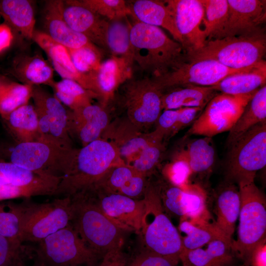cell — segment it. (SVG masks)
Wrapping results in <instances>:
<instances>
[{"label":"cell","mask_w":266,"mask_h":266,"mask_svg":"<svg viewBox=\"0 0 266 266\" xmlns=\"http://www.w3.org/2000/svg\"><path fill=\"white\" fill-rule=\"evenodd\" d=\"M124 164L110 142L99 138L72 148L54 196H72L93 187L112 167Z\"/></svg>","instance_id":"6da1fadb"},{"label":"cell","mask_w":266,"mask_h":266,"mask_svg":"<svg viewBox=\"0 0 266 266\" xmlns=\"http://www.w3.org/2000/svg\"><path fill=\"white\" fill-rule=\"evenodd\" d=\"M70 198V224L84 242L100 258L121 251L127 230L103 212L93 191H82Z\"/></svg>","instance_id":"7a4b0ae2"},{"label":"cell","mask_w":266,"mask_h":266,"mask_svg":"<svg viewBox=\"0 0 266 266\" xmlns=\"http://www.w3.org/2000/svg\"><path fill=\"white\" fill-rule=\"evenodd\" d=\"M130 37L133 62L152 78L161 76L188 61L182 45L159 27L136 20L132 24Z\"/></svg>","instance_id":"3957f363"},{"label":"cell","mask_w":266,"mask_h":266,"mask_svg":"<svg viewBox=\"0 0 266 266\" xmlns=\"http://www.w3.org/2000/svg\"><path fill=\"white\" fill-rule=\"evenodd\" d=\"M254 178L237 181L240 197L237 240L233 250L248 266L255 251L264 244L266 231V200Z\"/></svg>","instance_id":"277c9868"},{"label":"cell","mask_w":266,"mask_h":266,"mask_svg":"<svg viewBox=\"0 0 266 266\" xmlns=\"http://www.w3.org/2000/svg\"><path fill=\"white\" fill-rule=\"evenodd\" d=\"M266 35L263 31L210 40L201 48L186 55L188 62L213 60L232 69H243L266 64Z\"/></svg>","instance_id":"5b68a950"},{"label":"cell","mask_w":266,"mask_h":266,"mask_svg":"<svg viewBox=\"0 0 266 266\" xmlns=\"http://www.w3.org/2000/svg\"><path fill=\"white\" fill-rule=\"evenodd\" d=\"M143 199L145 208L139 233L146 249L177 265L183 249L180 234L165 213L155 185L149 183Z\"/></svg>","instance_id":"8992f818"},{"label":"cell","mask_w":266,"mask_h":266,"mask_svg":"<svg viewBox=\"0 0 266 266\" xmlns=\"http://www.w3.org/2000/svg\"><path fill=\"white\" fill-rule=\"evenodd\" d=\"M71 198L64 196L48 202L38 203L27 198L19 203L13 202L21 225L22 242H39L70 223Z\"/></svg>","instance_id":"52a82bcc"},{"label":"cell","mask_w":266,"mask_h":266,"mask_svg":"<svg viewBox=\"0 0 266 266\" xmlns=\"http://www.w3.org/2000/svg\"><path fill=\"white\" fill-rule=\"evenodd\" d=\"M35 258V262L45 266H95L100 257L70 223L38 242Z\"/></svg>","instance_id":"ba28073f"},{"label":"cell","mask_w":266,"mask_h":266,"mask_svg":"<svg viewBox=\"0 0 266 266\" xmlns=\"http://www.w3.org/2000/svg\"><path fill=\"white\" fill-rule=\"evenodd\" d=\"M226 169L229 180L254 178L266 165V121L244 133L229 147Z\"/></svg>","instance_id":"9c48e42d"},{"label":"cell","mask_w":266,"mask_h":266,"mask_svg":"<svg viewBox=\"0 0 266 266\" xmlns=\"http://www.w3.org/2000/svg\"><path fill=\"white\" fill-rule=\"evenodd\" d=\"M256 92L240 95L218 93L206 105L187 131V135L211 138L229 132Z\"/></svg>","instance_id":"30bf717a"},{"label":"cell","mask_w":266,"mask_h":266,"mask_svg":"<svg viewBox=\"0 0 266 266\" xmlns=\"http://www.w3.org/2000/svg\"><path fill=\"white\" fill-rule=\"evenodd\" d=\"M122 85L126 118L141 130L155 124L163 110V92L152 79L131 78Z\"/></svg>","instance_id":"8fae6325"},{"label":"cell","mask_w":266,"mask_h":266,"mask_svg":"<svg viewBox=\"0 0 266 266\" xmlns=\"http://www.w3.org/2000/svg\"><path fill=\"white\" fill-rule=\"evenodd\" d=\"M72 148L47 140L17 143L10 162L40 175L61 177Z\"/></svg>","instance_id":"7c38bea8"},{"label":"cell","mask_w":266,"mask_h":266,"mask_svg":"<svg viewBox=\"0 0 266 266\" xmlns=\"http://www.w3.org/2000/svg\"><path fill=\"white\" fill-rule=\"evenodd\" d=\"M257 67L234 69L213 60L187 61L161 76L151 79L163 92L187 85L213 86L228 76L247 71Z\"/></svg>","instance_id":"4fadbf2b"},{"label":"cell","mask_w":266,"mask_h":266,"mask_svg":"<svg viewBox=\"0 0 266 266\" xmlns=\"http://www.w3.org/2000/svg\"><path fill=\"white\" fill-rule=\"evenodd\" d=\"M164 1L172 12L186 53L203 47L206 40L203 30L204 10L200 0Z\"/></svg>","instance_id":"5bb4252c"},{"label":"cell","mask_w":266,"mask_h":266,"mask_svg":"<svg viewBox=\"0 0 266 266\" xmlns=\"http://www.w3.org/2000/svg\"><path fill=\"white\" fill-rule=\"evenodd\" d=\"M159 135L162 136L155 130L149 133L142 132L126 117L109 123L100 138L113 145L123 164L131 166L144 149Z\"/></svg>","instance_id":"9a60e30c"},{"label":"cell","mask_w":266,"mask_h":266,"mask_svg":"<svg viewBox=\"0 0 266 266\" xmlns=\"http://www.w3.org/2000/svg\"><path fill=\"white\" fill-rule=\"evenodd\" d=\"M156 187L164 211L183 219L203 218L205 211V193L198 185L189 184L181 188L163 183Z\"/></svg>","instance_id":"2e32d148"},{"label":"cell","mask_w":266,"mask_h":266,"mask_svg":"<svg viewBox=\"0 0 266 266\" xmlns=\"http://www.w3.org/2000/svg\"><path fill=\"white\" fill-rule=\"evenodd\" d=\"M91 189L103 212L127 231L140 232L145 208L143 198L133 199L108 193L98 189Z\"/></svg>","instance_id":"e0dca14e"},{"label":"cell","mask_w":266,"mask_h":266,"mask_svg":"<svg viewBox=\"0 0 266 266\" xmlns=\"http://www.w3.org/2000/svg\"><path fill=\"white\" fill-rule=\"evenodd\" d=\"M227 0L229 17L224 37L248 35L264 31L261 27L266 19V0Z\"/></svg>","instance_id":"ac0fdd59"},{"label":"cell","mask_w":266,"mask_h":266,"mask_svg":"<svg viewBox=\"0 0 266 266\" xmlns=\"http://www.w3.org/2000/svg\"><path fill=\"white\" fill-rule=\"evenodd\" d=\"M105 108L92 103L77 110H67V129L70 137L77 139L82 146L100 138L109 124Z\"/></svg>","instance_id":"d6986e66"},{"label":"cell","mask_w":266,"mask_h":266,"mask_svg":"<svg viewBox=\"0 0 266 266\" xmlns=\"http://www.w3.org/2000/svg\"><path fill=\"white\" fill-rule=\"evenodd\" d=\"M32 39L46 53L54 69L63 79L76 82L98 98L96 75L80 72L74 66L65 47L54 41L44 32L35 30Z\"/></svg>","instance_id":"ffe728a7"},{"label":"cell","mask_w":266,"mask_h":266,"mask_svg":"<svg viewBox=\"0 0 266 266\" xmlns=\"http://www.w3.org/2000/svg\"><path fill=\"white\" fill-rule=\"evenodd\" d=\"M149 183L146 176L125 164L111 168L93 187L103 192L142 199Z\"/></svg>","instance_id":"44dd1931"},{"label":"cell","mask_w":266,"mask_h":266,"mask_svg":"<svg viewBox=\"0 0 266 266\" xmlns=\"http://www.w3.org/2000/svg\"><path fill=\"white\" fill-rule=\"evenodd\" d=\"M64 1L50 0L45 2L43 22L46 33L54 41L67 49L99 48L86 37L71 29L63 16Z\"/></svg>","instance_id":"7402d4cb"},{"label":"cell","mask_w":266,"mask_h":266,"mask_svg":"<svg viewBox=\"0 0 266 266\" xmlns=\"http://www.w3.org/2000/svg\"><path fill=\"white\" fill-rule=\"evenodd\" d=\"M63 16L73 30L84 35L96 46L107 49L106 39L109 21L73 0L64 1Z\"/></svg>","instance_id":"603a6c76"},{"label":"cell","mask_w":266,"mask_h":266,"mask_svg":"<svg viewBox=\"0 0 266 266\" xmlns=\"http://www.w3.org/2000/svg\"><path fill=\"white\" fill-rule=\"evenodd\" d=\"M132 66L126 59L111 56L101 62L96 75L98 99L106 108L117 90L132 78Z\"/></svg>","instance_id":"cb8c5ba5"},{"label":"cell","mask_w":266,"mask_h":266,"mask_svg":"<svg viewBox=\"0 0 266 266\" xmlns=\"http://www.w3.org/2000/svg\"><path fill=\"white\" fill-rule=\"evenodd\" d=\"M33 106L41 109L47 115L51 137L66 148L73 147L67 129V110L54 96L40 86H33Z\"/></svg>","instance_id":"d4e9b609"},{"label":"cell","mask_w":266,"mask_h":266,"mask_svg":"<svg viewBox=\"0 0 266 266\" xmlns=\"http://www.w3.org/2000/svg\"><path fill=\"white\" fill-rule=\"evenodd\" d=\"M132 16L142 23L162 27L167 31L174 40L182 45L173 15L164 0H135L127 2Z\"/></svg>","instance_id":"484cf974"},{"label":"cell","mask_w":266,"mask_h":266,"mask_svg":"<svg viewBox=\"0 0 266 266\" xmlns=\"http://www.w3.org/2000/svg\"><path fill=\"white\" fill-rule=\"evenodd\" d=\"M218 92L211 86L187 85L171 89L163 92V110L183 107L204 108Z\"/></svg>","instance_id":"4316f807"},{"label":"cell","mask_w":266,"mask_h":266,"mask_svg":"<svg viewBox=\"0 0 266 266\" xmlns=\"http://www.w3.org/2000/svg\"><path fill=\"white\" fill-rule=\"evenodd\" d=\"M10 72L24 84H44L51 87L55 82L53 67L38 54L17 58L13 61Z\"/></svg>","instance_id":"83f0119b"},{"label":"cell","mask_w":266,"mask_h":266,"mask_svg":"<svg viewBox=\"0 0 266 266\" xmlns=\"http://www.w3.org/2000/svg\"><path fill=\"white\" fill-rule=\"evenodd\" d=\"M240 197L238 187L229 184L222 188L216 200L217 216L215 225L228 238L232 240L236 222L239 214Z\"/></svg>","instance_id":"f1b7e54d"},{"label":"cell","mask_w":266,"mask_h":266,"mask_svg":"<svg viewBox=\"0 0 266 266\" xmlns=\"http://www.w3.org/2000/svg\"><path fill=\"white\" fill-rule=\"evenodd\" d=\"M178 231L184 234L181 236L182 251L201 248L215 239L233 242L217 228L215 224L208 223L203 218L189 220L183 219L180 223Z\"/></svg>","instance_id":"f546056e"},{"label":"cell","mask_w":266,"mask_h":266,"mask_svg":"<svg viewBox=\"0 0 266 266\" xmlns=\"http://www.w3.org/2000/svg\"><path fill=\"white\" fill-rule=\"evenodd\" d=\"M0 14L10 28L23 37L32 39L35 20L31 2L27 0L0 1Z\"/></svg>","instance_id":"4dcf8cb0"},{"label":"cell","mask_w":266,"mask_h":266,"mask_svg":"<svg viewBox=\"0 0 266 266\" xmlns=\"http://www.w3.org/2000/svg\"><path fill=\"white\" fill-rule=\"evenodd\" d=\"M6 129L17 143L40 139L38 121L33 105H24L3 119Z\"/></svg>","instance_id":"1f68e13d"},{"label":"cell","mask_w":266,"mask_h":266,"mask_svg":"<svg viewBox=\"0 0 266 266\" xmlns=\"http://www.w3.org/2000/svg\"><path fill=\"white\" fill-rule=\"evenodd\" d=\"M266 64L252 70L228 76L214 86L218 92L232 95L253 93L266 85Z\"/></svg>","instance_id":"d6a6232c"},{"label":"cell","mask_w":266,"mask_h":266,"mask_svg":"<svg viewBox=\"0 0 266 266\" xmlns=\"http://www.w3.org/2000/svg\"><path fill=\"white\" fill-rule=\"evenodd\" d=\"M266 121V86L255 93L232 128L226 140L228 147L255 125Z\"/></svg>","instance_id":"836d02e7"},{"label":"cell","mask_w":266,"mask_h":266,"mask_svg":"<svg viewBox=\"0 0 266 266\" xmlns=\"http://www.w3.org/2000/svg\"><path fill=\"white\" fill-rule=\"evenodd\" d=\"M127 18V16L108 21L106 45L111 56L123 58L133 64V52L130 37L132 24Z\"/></svg>","instance_id":"e575fe53"},{"label":"cell","mask_w":266,"mask_h":266,"mask_svg":"<svg viewBox=\"0 0 266 266\" xmlns=\"http://www.w3.org/2000/svg\"><path fill=\"white\" fill-rule=\"evenodd\" d=\"M204 10V33L206 42L222 38L229 17L227 0H200Z\"/></svg>","instance_id":"d590c367"},{"label":"cell","mask_w":266,"mask_h":266,"mask_svg":"<svg viewBox=\"0 0 266 266\" xmlns=\"http://www.w3.org/2000/svg\"><path fill=\"white\" fill-rule=\"evenodd\" d=\"M183 150L193 173H205L212 168L215 152L211 137L204 136L194 139Z\"/></svg>","instance_id":"8d00e7d4"},{"label":"cell","mask_w":266,"mask_h":266,"mask_svg":"<svg viewBox=\"0 0 266 266\" xmlns=\"http://www.w3.org/2000/svg\"><path fill=\"white\" fill-rule=\"evenodd\" d=\"M51 87L55 96L71 110H77L92 104L96 96L82 87L76 82L63 79L54 82Z\"/></svg>","instance_id":"74e56055"},{"label":"cell","mask_w":266,"mask_h":266,"mask_svg":"<svg viewBox=\"0 0 266 266\" xmlns=\"http://www.w3.org/2000/svg\"><path fill=\"white\" fill-rule=\"evenodd\" d=\"M33 86L5 82L0 92V115L4 119L13 111L29 103Z\"/></svg>","instance_id":"f35d334b"},{"label":"cell","mask_w":266,"mask_h":266,"mask_svg":"<svg viewBox=\"0 0 266 266\" xmlns=\"http://www.w3.org/2000/svg\"><path fill=\"white\" fill-rule=\"evenodd\" d=\"M36 257V248L0 235V266H26Z\"/></svg>","instance_id":"ab89813d"},{"label":"cell","mask_w":266,"mask_h":266,"mask_svg":"<svg viewBox=\"0 0 266 266\" xmlns=\"http://www.w3.org/2000/svg\"><path fill=\"white\" fill-rule=\"evenodd\" d=\"M205 249H200L202 266H232L234 253L233 243L222 239L213 240Z\"/></svg>","instance_id":"60d3db41"},{"label":"cell","mask_w":266,"mask_h":266,"mask_svg":"<svg viewBox=\"0 0 266 266\" xmlns=\"http://www.w3.org/2000/svg\"><path fill=\"white\" fill-rule=\"evenodd\" d=\"M73 0L108 21L132 15L127 1L124 0Z\"/></svg>","instance_id":"b9f144b4"},{"label":"cell","mask_w":266,"mask_h":266,"mask_svg":"<svg viewBox=\"0 0 266 266\" xmlns=\"http://www.w3.org/2000/svg\"><path fill=\"white\" fill-rule=\"evenodd\" d=\"M47 176L49 175L37 174L11 162H0V185H1L25 186Z\"/></svg>","instance_id":"7bdbcfd3"},{"label":"cell","mask_w":266,"mask_h":266,"mask_svg":"<svg viewBox=\"0 0 266 266\" xmlns=\"http://www.w3.org/2000/svg\"><path fill=\"white\" fill-rule=\"evenodd\" d=\"M163 173L171 185L183 188L189 184L193 173L183 149L175 154L163 168Z\"/></svg>","instance_id":"ee69618b"},{"label":"cell","mask_w":266,"mask_h":266,"mask_svg":"<svg viewBox=\"0 0 266 266\" xmlns=\"http://www.w3.org/2000/svg\"><path fill=\"white\" fill-rule=\"evenodd\" d=\"M67 50L74 66L80 72L96 75L101 63L102 54L99 48L82 47Z\"/></svg>","instance_id":"f6af8a7d"},{"label":"cell","mask_w":266,"mask_h":266,"mask_svg":"<svg viewBox=\"0 0 266 266\" xmlns=\"http://www.w3.org/2000/svg\"><path fill=\"white\" fill-rule=\"evenodd\" d=\"M164 138L159 135L142 151L131 166L146 176L159 164L164 149Z\"/></svg>","instance_id":"bcb514c9"},{"label":"cell","mask_w":266,"mask_h":266,"mask_svg":"<svg viewBox=\"0 0 266 266\" xmlns=\"http://www.w3.org/2000/svg\"><path fill=\"white\" fill-rule=\"evenodd\" d=\"M20 218L13 202L0 203V235L20 240Z\"/></svg>","instance_id":"7dc6e473"},{"label":"cell","mask_w":266,"mask_h":266,"mask_svg":"<svg viewBox=\"0 0 266 266\" xmlns=\"http://www.w3.org/2000/svg\"><path fill=\"white\" fill-rule=\"evenodd\" d=\"M168 258L145 249L138 254L127 266H176Z\"/></svg>","instance_id":"c3c4849f"},{"label":"cell","mask_w":266,"mask_h":266,"mask_svg":"<svg viewBox=\"0 0 266 266\" xmlns=\"http://www.w3.org/2000/svg\"><path fill=\"white\" fill-rule=\"evenodd\" d=\"M203 107H183L178 109V114L172 136L195 121Z\"/></svg>","instance_id":"681fc988"},{"label":"cell","mask_w":266,"mask_h":266,"mask_svg":"<svg viewBox=\"0 0 266 266\" xmlns=\"http://www.w3.org/2000/svg\"><path fill=\"white\" fill-rule=\"evenodd\" d=\"M100 266H126V259L121 251L108 254L102 258Z\"/></svg>","instance_id":"f907efd6"},{"label":"cell","mask_w":266,"mask_h":266,"mask_svg":"<svg viewBox=\"0 0 266 266\" xmlns=\"http://www.w3.org/2000/svg\"><path fill=\"white\" fill-rule=\"evenodd\" d=\"M13 38L11 28L6 24L0 25V52L10 46Z\"/></svg>","instance_id":"816d5d0a"},{"label":"cell","mask_w":266,"mask_h":266,"mask_svg":"<svg viewBox=\"0 0 266 266\" xmlns=\"http://www.w3.org/2000/svg\"><path fill=\"white\" fill-rule=\"evenodd\" d=\"M251 264L253 266H266V248L264 244L255 251Z\"/></svg>","instance_id":"f5cc1de1"},{"label":"cell","mask_w":266,"mask_h":266,"mask_svg":"<svg viewBox=\"0 0 266 266\" xmlns=\"http://www.w3.org/2000/svg\"><path fill=\"white\" fill-rule=\"evenodd\" d=\"M5 82H6V81H2V80H1V79H0V91H1V89H2V87H3V85H4V84L5 83Z\"/></svg>","instance_id":"db71d44e"},{"label":"cell","mask_w":266,"mask_h":266,"mask_svg":"<svg viewBox=\"0 0 266 266\" xmlns=\"http://www.w3.org/2000/svg\"><path fill=\"white\" fill-rule=\"evenodd\" d=\"M32 266H45L41 265L40 264H39L38 263L35 262L34 264Z\"/></svg>","instance_id":"11a10c76"}]
</instances>
